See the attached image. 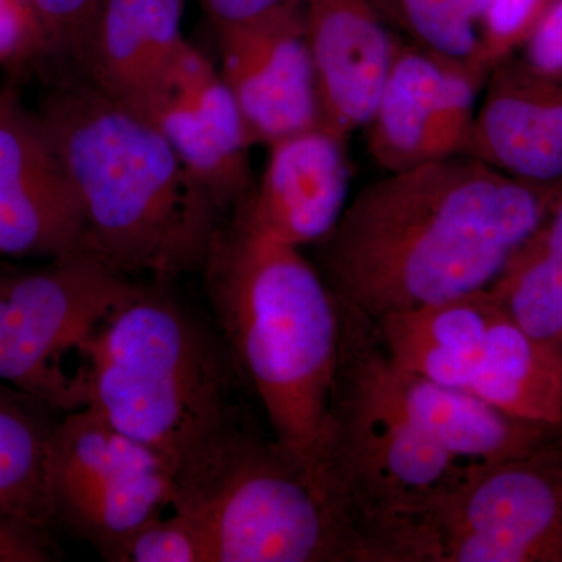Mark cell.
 <instances>
[{
    "instance_id": "1",
    "label": "cell",
    "mask_w": 562,
    "mask_h": 562,
    "mask_svg": "<svg viewBox=\"0 0 562 562\" xmlns=\"http://www.w3.org/2000/svg\"><path fill=\"white\" fill-rule=\"evenodd\" d=\"M561 192L471 155L386 172L317 244V269L339 302L372 322L491 290Z\"/></svg>"
},
{
    "instance_id": "2",
    "label": "cell",
    "mask_w": 562,
    "mask_h": 562,
    "mask_svg": "<svg viewBox=\"0 0 562 562\" xmlns=\"http://www.w3.org/2000/svg\"><path fill=\"white\" fill-rule=\"evenodd\" d=\"M36 114L80 203L88 255L132 279L202 271L221 211L149 117L76 72Z\"/></svg>"
},
{
    "instance_id": "3",
    "label": "cell",
    "mask_w": 562,
    "mask_h": 562,
    "mask_svg": "<svg viewBox=\"0 0 562 562\" xmlns=\"http://www.w3.org/2000/svg\"><path fill=\"white\" fill-rule=\"evenodd\" d=\"M202 272L214 324L272 438L312 465L341 361L338 299L302 249L236 213Z\"/></svg>"
},
{
    "instance_id": "4",
    "label": "cell",
    "mask_w": 562,
    "mask_h": 562,
    "mask_svg": "<svg viewBox=\"0 0 562 562\" xmlns=\"http://www.w3.org/2000/svg\"><path fill=\"white\" fill-rule=\"evenodd\" d=\"M162 281L136 284L81 351V408L150 447L176 484L203 468L247 425L236 403L239 376L211 327Z\"/></svg>"
},
{
    "instance_id": "5",
    "label": "cell",
    "mask_w": 562,
    "mask_h": 562,
    "mask_svg": "<svg viewBox=\"0 0 562 562\" xmlns=\"http://www.w3.org/2000/svg\"><path fill=\"white\" fill-rule=\"evenodd\" d=\"M341 310V361L312 468L341 509L361 562H416L422 528L472 468L428 441L383 373L375 324Z\"/></svg>"
},
{
    "instance_id": "6",
    "label": "cell",
    "mask_w": 562,
    "mask_h": 562,
    "mask_svg": "<svg viewBox=\"0 0 562 562\" xmlns=\"http://www.w3.org/2000/svg\"><path fill=\"white\" fill-rule=\"evenodd\" d=\"M171 508L201 527L211 562H360L353 532L312 465L249 427L176 484Z\"/></svg>"
},
{
    "instance_id": "7",
    "label": "cell",
    "mask_w": 562,
    "mask_h": 562,
    "mask_svg": "<svg viewBox=\"0 0 562 562\" xmlns=\"http://www.w3.org/2000/svg\"><path fill=\"white\" fill-rule=\"evenodd\" d=\"M392 364L558 427L562 350L525 330L490 290L373 322Z\"/></svg>"
},
{
    "instance_id": "8",
    "label": "cell",
    "mask_w": 562,
    "mask_h": 562,
    "mask_svg": "<svg viewBox=\"0 0 562 562\" xmlns=\"http://www.w3.org/2000/svg\"><path fill=\"white\" fill-rule=\"evenodd\" d=\"M138 281L88 254L0 265V382L55 413L81 408V351Z\"/></svg>"
},
{
    "instance_id": "9",
    "label": "cell",
    "mask_w": 562,
    "mask_h": 562,
    "mask_svg": "<svg viewBox=\"0 0 562 562\" xmlns=\"http://www.w3.org/2000/svg\"><path fill=\"white\" fill-rule=\"evenodd\" d=\"M46 479L54 524L90 543L103 560L169 512L176 494L168 461L88 406L55 422Z\"/></svg>"
},
{
    "instance_id": "10",
    "label": "cell",
    "mask_w": 562,
    "mask_h": 562,
    "mask_svg": "<svg viewBox=\"0 0 562 562\" xmlns=\"http://www.w3.org/2000/svg\"><path fill=\"white\" fill-rule=\"evenodd\" d=\"M554 438L527 457L472 465L422 528L416 562H562Z\"/></svg>"
},
{
    "instance_id": "11",
    "label": "cell",
    "mask_w": 562,
    "mask_h": 562,
    "mask_svg": "<svg viewBox=\"0 0 562 562\" xmlns=\"http://www.w3.org/2000/svg\"><path fill=\"white\" fill-rule=\"evenodd\" d=\"M486 77L398 41L382 94L366 125L368 150L384 172L469 155Z\"/></svg>"
},
{
    "instance_id": "12",
    "label": "cell",
    "mask_w": 562,
    "mask_h": 562,
    "mask_svg": "<svg viewBox=\"0 0 562 562\" xmlns=\"http://www.w3.org/2000/svg\"><path fill=\"white\" fill-rule=\"evenodd\" d=\"M213 29L217 69L254 146H271L322 124L305 2Z\"/></svg>"
},
{
    "instance_id": "13",
    "label": "cell",
    "mask_w": 562,
    "mask_h": 562,
    "mask_svg": "<svg viewBox=\"0 0 562 562\" xmlns=\"http://www.w3.org/2000/svg\"><path fill=\"white\" fill-rule=\"evenodd\" d=\"M85 251V221L36 111L0 88V257Z\"/></svg>"
},
{
    "instance_id": "14",
    "label": "cell",
    "mask_w": 562,
    "mask_h": 562,
    "mask_svg": "<svg viewBox=\"0 0 562 562\" xmlns=\"http://www.w3.org/2000/svg\"><path fill=\"white\" fill-rule=\"evenodd\" d=\"M150 121L221 213L247 198L254 143L220 69L190 41Z\"/></svg>"
},
{
    "instance_id": "15",
    "label": "cell",
    "mask_w": 562,
    "mask_h": 562,
    "mask_svg": "<svg viewBox=\"0 0 562 562\" xmlns=\"http://www.w3.org/2000/svg\"><path fill=\"white\" fill-rule=\"evenodd\" d=\"M346 144L322 124L271 144L260 181L235 213L279 241L317 246L350 201Z\"/></svg>"
},
{
    "instance_id": "16",
    "label": "cell",
    "mask_w": 562,
    "mask_h": 562,
    "mask_svg": "<svg viewBox=\"0 0 562 562\" xmlns=\"http://www.w3.org/2000/svg\"><path fill=\"white\" fill-rule=\"evenodd\" d=\"M321 122L349 139L371 121L398 46L373 0H306Z\"/></svg>"
},
{
    "instance_id": "17",
    "label": "cell",
    "mask_w": 562,
    "mask_h": 562,
    "mask_svg": "<svg viewBox=\"0 0 562 562\" xmlns=\"http://www.w3.org/2000/svg\"><path fill=\"white\" fill-rule=\"evenodd\" d=\"M483 92L469 155L513 179L562 187V77L516 54L490 70Z\"/></svg>"
},
{
    "instance_id": "18",
    "label": "cell",
    "mask_w": 562,
    "mask_h": 562,
    "mask_svg": "<svg viewBox=\"0 0 562 562\" xmlns=\"http://www.w3.org/2000/svg\"><path fill=\"white\" fill-rule=\"evenodd\" d=\"M183 7L184 0H102L74 72L150 120L188 41Z\"/></svg>"
},
{
    "instance_id": "19",
    "label": "cell",
    "mask_w": 562,
    "mask_h": 562,
    "mask_svg": "<svg viewBox=\"0 0 562 562\" xmlns=\"http://www.w3.org/2000/svg\"><path fill=\"white\" fill-rule=\"evenodd\" d=\"M383 373L416 430L465 464L527 457L557 436L558 427L513 416L471 392L397 368L384 349Z\"/></svg>"
},
{
    "instance_id": "20",
    "label": "cell",
    "mask_w": 562,
    "mask_h": 562,
    "mask_svg": "<svg viewBox=\"0 0 562 562\" xmlns=\"http://www.w3.org/2000/svg\"><path fill=\"white\" fill-rule=\"evenodd\" d=\"M54 413L0 382V508L46 530L55 525L46 479Z\"/></svg>"
},
{
    "instance_id": "21",
    "label": "cell",
    "mask_w": 562,
    "mask_h": 562,
    "mask_svg": "<svg viewBox=\"0 0 562 562\" xmlns=\"http://www.w3.org/2000/svg\"><path fill=\"white\" fill-rule=\"evenodd\" d=\"M490 291L525 330L562 350V192Z\"/></svg>"
},
{
    "instance_id": "22",
    "label": "cell",
    "mask_w": 562,
    "mask_h": 562,
    "mask_svg": "<svg viewBox=\"0 0 562 562\" xmlns=\"http://www.w3.org/2000/svg\"><path fill=\"white\" fill-rule=\"evenodd\" d=\"M422 49L479 68L480 27L490 0H373Z\"/></svg>"
},
{
    "instance_id": "23",
    "label": "cell",
    "mask_w": 562,
    "mask_h": 562,
    "mask_svg": "<svg viewBox=\"0 0 562 562\" xmlns=\"http://www.w3.org/2000/svg\"><path fill=\"white\" fill-rule=\"evenodd\" d=\"M111 562H211L205 535L180 509L154 517L110 554Z\"/></svg>"
},
{
    "instance_id": "24",
    "label": "cell",
    "mask_w": 562,
    "mask_h": 562,
    "mask_svg": "<svg viewBox=\"0 0 562 562\" xmlns=\"http://www.w3.org/2000/svg\"><path fill=\"white\" fill-rule=\"evenodd\" d=\"M557 0H490L480 27L479 68L490 74L497 63L519 54Z\"/></svg>"
},
{
    "instance_id": "25",
    "label": "cell",
    "mask_w": 562,
    "mask_h": 562,
    "mask_svg": "<svg viewBox=\"0 0 562 562\" xmlns=\"http://www.w3.org/2000/svg\"><path fill=\"white\" fill-rule=\"evenodd\" d=\"M102 0H35L46 40V65H79Z\"/></svg>"
},
{
    "instance_id": "26",
    "label": "cell",
    "mask_w": 562,
    "mask_h": 562,
    "mask_svg": "<svg viewBox=\"0 0 562 562\" xmlns=\"http://www.w3.org/2000/svg\"><path fill=\"white\" fill-rule=\"evenodd\" d=\"M46 65V40L35 0H0V68Z\"/></svg>"
},
{
    "instance_id": "27",
    "label": "cell",
    "mask_w": 562,
    "mask_h": 562,
    "mask_svg": "<svg viewBox=\"0 0 562 562\" xmlns=\"http://www.w3.org/2000/svg\"><path fill=\"white\" fill-rule=\"evenodd\" d=\"M55 557L49 530L0 508V562H47Z\"/></svg>"
},
{
    "instance_id": "28",
    "label": "cell",
    "mask_w": 562,
    "mask_h": 562,
    "mask_svg": "<svg viewBox=\"0 0 562 562\" xmlns=\"http://www.w3.org/2000/svg\"><path fill=\"white\" fill-rule=\"evenodd\" d=\"M517 55L536 72L562 77V0H557L547 11Z\"/></svg>"
},
{
    "instance_id": "29",
    "label": "cell",
    "mask_w": 562,
    "mask_h": 562,
    "mask_svg": "<svg viewBox=\"0 0 562 562\" xmlns=\"http://www.w3.org/2000/svg\"><path fill=\"white\" fill-rule=\"evenodd\" d=\"M211 25L233 24L306 0H199Z\"/></svg>"
},
{
    "instance_id": "30",
    "label": "cell",
    "mask_w": 562,
    "mask_h": 562,
    "mask_svg": "<svg viewBox=\"0 0 562 562\" xmlns=\"http://www.w3.org/2000/svg\"><path fill=\"white\" fill-rule=\"evenodd\" d=\"M554 441H557L558 449H560L561 458H562V422L560 425H558V431H557V438H554Z\"/></svg>"
}]
</instances>
